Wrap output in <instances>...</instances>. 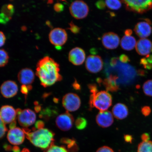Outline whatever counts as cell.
<instances>
[{
  "instance_id": "cell-19",
  "label": "cell",
  "mask_w": 152,
  "mask_h": 152,
  "mask_svg": "<svg viewBox=\"0 0 152 152\" xmlns=\"http://www.w3.org/2000/svg\"><path fill=\"white\" fill-rule=\"evenodd\" d=\"M152 28L150 24L147 22L138 23L134 28V31L138 37L142 39H145L151 35Z\"/></svg>"
},
{
  "instance_id": "cell-33",
  "label": "cell",
  "mask_w": 152,
  "mask_h": 152,
  "mask_svg": "<svg viewBox=\"0 0 152 152\" xmlns=\"http://www.w3.org/2000/svg\"><path fill=\"white\" fill-rule=\"evenodd\" d=\"M151 109L149 106H145L141 108V112L142 115L145 117L149 116L151 113Z\"/></svg>"
},
{
  "instance_id": "cell-29",
  "label": "cell",
  "mask_w": 152,
  "mask_h": 152,
  "mask_svg": "<svg viewBox=\"0 0 152 152\" xmlns=\"http://www.w3.org/2000/svg\"><path fill=\"white\" fill-rule=\"evenodd\" d=\"M9 59V56L6 51L4 49H0V67L6 65Z\"/></svg>"
},
{
  "instance_id": "cell-39",
  "label": "cell",
  "mask_w": 152,
  "mask_h": 152,
  "mask_svg": "<svg viewBox=\"0 0 152 152\" xmlns=\"http://www.w3.org/2000/svg\"><path fill=\"white\" fill-rule=\"evenodd\" d=\"M6 38L4 34L0 31V47L3 46L5 42Z\"/></svg>"
},
{
  "instance_id": "cell-37",
  "label": "cell",
  "mask_w": 152,
  "mask_h": 152,
  "mask_svg": "<svg viewBox=\"0 0 152 152\" xmlns=\"http://www.w3.org/2000/svg\"><path fill=\"white\" fill-rule=\"evenodd\" d=\"M96 5L98 9L103 10L105 8L106 4L105 1H98L96 3Z\"/></svg>"
},
{
  "instance_id": "cell-15",
  "label": "cell",
  "mask_w": 152,
  "mask_h": 152,
  "mask_svg": "<svg viewBox=\"0 0 152 152\" xmlns=\"http://www.w3.org/2000/svg\"><path fill=\"white\" fill-rule=\"evenodd\" d=\"M86 55L84 51L79 47H76L70 51L68 56L69 61L76 66L81 65L84 62Z\"/></svg>"
},
{
  "instance_id": "cell-14",
  "label": "cell",
  "mask_w": 152,
  "mask_h": 152,
  "mask_svg": "<svg viewBox=\"0 0 152 152\" xmlns=\"http://www.w3.org/2000/svg\"><path fill=\"white\" fill-rule=\"evenodd\" d=\"M18 91V86L14 81H6L2 84L1 87V94L5 98L13 97L16 95Z\"/></svg>"
},
{
  "instance_id": "cell-38",
  "label": "cell",
  "mask_w": 152,
  "mask_h": 152,
  "mask_svg": "<svg viewBox=\"0 0 152 152\" xmlns=\"http://www.w3.org/2000/svg\"><path fill=\"white\" fill-rule=\"evenodd\" d=\"M119 60L120 61L123 63H127L130 61V59L129 57L125 54L121 55L119 56Z\"/></svg>"
},
{
  "instance_id": "cell-17",
  "label": "cell",
  "mask_w": 152,
  "mask_h": 152,
  "mask_svg": "<svg viewBox=\"0 0 152 152\" xmlns=\"http://www.w3.org/2000/svg\"><path fill=\"white\" fill-rule=\"evenodd\" d=\"M18 79L22 85L31 86L35 79V75L33 71L29 68H24L19 72Z\"/></svg>"
},
{
  "instance_id": "cell-8",
  "label": "cell",
  "mask_w": 152,
  "mask_h": 152,
  "mask_svg": "<svg viewBox=\"0 0 152 152\" xmlns=\"http://www.w3.org/2000/svg\"><path fill=\"white\" fill-rule=\"evenodd\" d=\"M67 34L65 30L60 28H54L49 34V41L56 47L64 45L67 41Z\"/></svg>"
},
{
  "instance_id": "cell-3",
  "label": "cell",
  "mask_w": 152,
  "mask_h": 152,
  "mask_svg": "<svg viewBox=\"0 0 152 152\" xmlns=\"http://www.w3.org/2000/svg\"><path fill=\"white\" fill-rule=\"evenodd\" d=\"M91 94L89 104L91 108H96L100 111H107L112 104L111 95L107 91H98L96 84L88 86Z\"/></svg>"
},
{
  "instance_id": "cell-36",
  "label": "cell",
  "mask_w": 152,
  "mask_h": 152,
  "mask_svg": "<svg viewBox=\"0 0 152 152\" xmlns=\"http://www.w3.org/2000/svg\"><path fill=\"white\" fill-rule=\"evenodd\" d=\"M32 88L31 86H27L22 85L21 88V91L22 94L25 95H27L28 93V91L31 90Z\"/></svg>"
},
{
  "instance_id": "cell-20",
  "label": "cell",
  "mask_w": 152,
  "mask_h": 152,
  "mask_svg": "<svg viewBox=\"0 0 152 152\" xmlns=\"http://www.w3.org/2000/svg\"><path fill=\"white\" fill-rule=\"evenodd\" d=\"M113 115L116 118L122 120L126 118L129 115V110L124 104L117 103L114 106L112 110Z\"/></svg>"
},
{
  "instance_id": "cell-47",
  "label": "cell",
  "mask_w": 152,
  "mask_h": 152,
  "mask_svg": "<svg viewBox=\"0 0 152 152\" xmlns=\"http://www.w3.org/2000/svg\"><path fill=\"white\" fill-rule=\"evenodd\" d=\"M137 73L138 75L141 76H143L145 75V72L144 70L142 69H139L137 71Z\"/></svg>"
},
{
  "instance_id": "cell-48",
  "label": "cell",
  "mask_w": 152,
  "mask_h": 152,
  "mask_svg": "<svg viewBox=\"0 0 152 152\" xmlns=\"http://www.w3.org/2000/svg\"><path fill=\"white\" fill-rule=\"evenodd\" d=\"M146 69L151 70L152 69V64L148 63L147 65L144 66Z\"/></svg>"
},
{
  "instance_id": "cell-2",
  "label": "cell",
  "mask_w": 152,
  "mask_h": 152,
  "mask_svg": "<svg viewBox=\"0 0 152 152\" xmlns=\"http://www.w3.org/2000/svg\"><path fill=\"white\" fill-rule=\"evenodd\" d=\"M22 129L26 138L36 147L46 149L54 144V134L48 129L43 128L30 130L24 128Z\"/></svg>"
},
{
  "instance_id": "cell-32",
  "label": "cell",
  "mask_w": 152,
  "mask_h": 152,
  "mask_svg": "<svg viewBox=\"0 0 152 152\" xmlns=\"http://www.w3.org/2000/svg\"><path fill=\"white\" fill-rule=\"evenodd\" d=\"M11 18L1 12L0 14V23L5 24L8 23Z\"/></svg>"
},
{
  "instance_id": "cell-44",
  "label": "cell",
  "mask_w": 152,
  "mask_h": 152,
  "mask_svg": "<svg viewBox=\"0 0 152 152\" xmlns=\"http://www.w3.org/2000/svg\"><path fill=\"white\" fill-rule=\"evenodd\" d=\"M140 63L144 66L147 65L148 64V62L146 58H143L140 59Z\"/></svg>"
},
{
  "instance_id": "cell-6",
  "label": "cell",
  "mask_w": 152,
  "mask_h": 152,
  "mask_svg": "<svg viewBox=\"0 0 152 152\" xmlns=\"http://www.w3.org/2000/svg\"><path fill=\"white\" fill-rule=\"evenodd\" d=\"M16 111L18 123L21 126L26 128L31 126L35 122L37 117L33 110L18 109Z\"/></svg>"
},
{
  "instance_id": "cell-40",
  "label": "cell",
  "mask_w": 152,
  "mask_h": 152,
  "mask_svg": "<svg viewBox=\"0 0 152 152\" xmlns=\"http://www.w3.org/2000/svg\"><path fill=\"white\" fill-rule=\"evenodd\" d=\"M44 126V123L42 121H38L36 123L35 127L37 129H39L43 128Z\"/></svg>"
},
{
  "instance_id": "cell-12",
  "label": "cell",
  "mask_w": 152,
  "mask_h": 152,
  "mask_svg": "<svg viewBox=\"0 0 152 152\" xmlns=\"http://www.w3.org/2000/svg\"><path fill=\"white\" fill-rule=\"evenodd\" d=\"M16 110L12 106L4 105L0 109V117L5 124H10L16 121Z\"/></svg>"
},
{
  "instance_id": "cell-16",
  "label": "cell",
  "mask_w": 152,
  "mask_h": 152,
  "mask_svg": "<svg viewBox=\"0 0 152 152\" xmlns=\"http://www.w3.org/2000/svg\"><path fill=\"white\" fill-rule=\"evenodd\" d=\"M96 121L99 126L103 128H108L113 123V114L108 111H100L96 115Z\"/></svg>"
},
{
  "instance_id": "cell-5",
  "label": "cell",
  "mask_w": 152,
  "mask_h": 152,
  "mask_svg": "<svg viewBox=\"0 0 152 152\" xmlns=\"http://www.w3.org/2000/svg\"><path fill=\"white\" fill-rule=\"evenodd\" d=\"M69 10L72 16L77 20L86 18L89 11L88 5L82 1H73L70 5Z\"/></svg>"
},
{
  "instance_id": "cell-21",
  "label": "cell",
  "mask_w": 152,
  "mask_h": 152,
  "mask_svg": "<svg viewBox=\"0 0 152 152\" xmlns=\"http://www.w3.org/2000/svg\"><path fill=\"white\" fill-rule=\"evenodd\" d=\"M135 39L131 36H124L121 39V45L122 48L125 50L130 51L134 49L136 46Z\"/></svg>"
},
{
  "instance_id": "cell-11",
  "label": "cell",
  "mask_w": 152,
  "mask_h": 152,
  "mask_svg": "<svg viewBox=\"0 0 152 152\" xmlns=\"http://www.w3.org/2000/svg\"><path fill=\"white\" fill-rule=\"evenodd\" d=\"M26 135L23 129L15 128L10 129L7 134V139L11 144L19 145L24 141Z\"/></svg>"
},
{
  "instance_id": "cell-41",
  "label": "cell",
  "mask_w": 152,
  "mask_h": 152,
  "mask_svg": "<svg viewBox=\"0 0 152 152\" xmlns=\"http://www.w3.org/2000/svg\"><path fill=\"white\" fill-rule=\"evenodd\" d=\"M141 138L142 141H145L149 140L150 137L149 134L145 133L142 134Z\"/></svg>"
},
{
  "instance_id": "cell-13",
  "label": "cell",
  "mask_w": 152,
  "mask_h": 152,
  "mask_svg": "<svg viewBox=\"0 0 152 152\" xmlns=\"http://www.w3.org/2000/svg\"><path fill=\"white\" fill-rule=\"evenodd\" d=\"M102 45L106 48L114 49L117 48L119 44V36L113 32L105 33L102 38Z\"/></svg>"
},
{
  "instance_id": "cell-1",
  "label": "cell",
  "mask_w": 152,
  "mask_h": 152,
  "mask_svg": "<svg viewBox=\"0 0 152 152\" xmlns=\"http://www.w3.org/2000/svg\"><path fill=\"white\" fill-rule=\"evenodd\" d=\"M59 64L49 56L44 57L38 62L36 75L45 87L50 86L62 80Z\"/></svg>"
},
{
  "instance_id": "cell-9",
  "label": "cell",
  "mask_w": 152,
  "mask_h": 152,
  "mask_svg": "<svg viewBox=\"0 0 152 152\" xmlns=\"http://www.w3.org/2000/svg\"><path fill=\"white\" fill-rule=\"evenodd\" d=\"M103 66V61L99 56L91 55L87 57L86 61V68L91 73H98L101 71Z\"/></svg>"
},
{
  "instance_id": "cell-34",
  "label": "cell",
  "mask_w": 152,
  "mask_h": 152,
  "mask_svg": "<svg viewBox=\"0 0 152 152\" xmlns=\"http://www.w3.org/2000/svg\"><path fill=\"white\" fill-rule=\"evenodd\" d=\"M54 10L57 12H60L63 11L64 7L62 4L58 3H56L54 5Z\"/></svg>"
},
{
  "instance_id": "cell-46",
  "label": "cell",
  "mask_w": 152,
  "mask_h": 152,
  "mask_svg": "<svg viewBox=\"0 0 152 152\" xmlns=\"http://www.w3.org/2000/svg\"><path fill=\"white\" fill-rule=\"evenodd\" d=\"M147 61L149 63L152 64V55H148L146 56Z\"/></svg>"
},
{
  "instance_id": "cell-42",
  "label": "cell",
  "mask_w": 152,
  "mask_h": 152,
  "mask_svg": "<svg viewBox=\"0 0 152 152\" xmlns=\"http://www.w3.org/2000/svg\"><path fill=\"white\" fill-rule=\"evenodd\" d=\"M124 138L125 141L127 142H132V137L130 135H125L124 136Z\"/></svg>"
},
{
  "instance_id": "cell-27",
  "label": "cell",
  "mask_w": 152,
  "mask_h": 152,
  "mask_svg": "<svg viewBox=\"0 0 152 152\" xmlns=\"http://www.w3.org/2000/svg\"><path fill=\"white\" fill-rule=\"evenodd\" d=\"M44 152H69L64 146H59L52 144L50 147L45 149Z\"/></svg>"
},
{
  "instance_id": "cell-30",
  "label": "cell",
  "mask_w": 152,
  "mask_h": 152,
  "mask_svg": "<svg viewBox=\"0 0 152 152\" xmlns=\"http://www.w3.org/2000/svg\"><path fill=\"white\" fill-rule=\"evenodd\" d=\"M7 130L5 124L0 117V139L2 138L4 136Z\"/></svg>"
},
{
  "instance_id": "cell-22",
  "label": "cell",
  "mask_w": 152,
  "mask_h": 152,
  "mask_svg": "<svg viewBox=\"0 0 152 152\" xmlns=\"http://www.w3.org/2000/svg\"><path fill=\"white\" fill-rule=\"evenodd\" d=\"M137 152H152V141H142L138 144Z\"/></svg>"
},
{
  "instance_id": "cell-25",
  "label": "cell",
  "mask_w": 152,
  "mask_h": 152,
  "mask_svg": "<svg viewBox=\"0 0 152 152\" xmlns=\"http://www.w3.org/2000/svg\"><path fill=\"white\" fill-rule=\"evenodd\" d=\"M142 90L146 96L152 97V80H148L144 83Z\"/></svg>"
},
{
  "instance_id": "cell-18",
  "label": "cell",
  "mask_w": 152,
  "mask_h": 152,
  "mask_svg": "<svg viewBox=\"0 0 152 152\" xmlns=\"http://www.w3.org/2000/svg\"><path fill=\"white\" fill-rule=\"evenodd\" d=\"M136 49L138 54L140 56H147L152 52V42L147 39H140L136 43Z\"/></svg>"
},
{
  "instance_id": "cell-35",
  "label": "cell",
  "mask_w": 152,
  "mask_h": 152,
  "mask_svg": "<svg viewBox=\"0 0 152 152\" xmlns=\"http://www.w3.org/2000/svg\"><path fill=\"white\" fill-rule=\"evenodd\" d=\"M96 152H115L111 148L108 146H104L100 147L97 150Z\"/></svg>"
},
{
  "instance_id": "cell-45",
  "label": "cell",
  "mask_w": 152,
  "mask_h": 152,
  "mask_svg": "<svg viewBox=\"0 0 152 152\" xmlns=\"http://www.w3.org/2000/svg\"><path fill=\"white\" fill-rule=\"evenodd\" d=\"M124 34H125V36H130L132 35V30L130 29H126L124 31Z\"/></svg>"
},
{
  "instance_id": "cell-7",
  "label": "cell",
  "mask_w": 152,
  "mask_h": 152,
  "mask_svg": "<svg viewBox=\"0 0 152 152\" xmlns=\"http://www.w3.org/2000/svg\"><path fill=\"white\" fill-rule=\"evenodd\" d=\"M62 105L67 112L77 111L80 107V98L77 94L70 93L64 95L62 100Z\"/></svg>"
},
{
  "instance_id": "cell-24",
  "label": "cell",
  "mask_w": 152,
  "mask_h": 152,
  "mask_svg": "<svg viewBox=\"0 0 152 152\" xmlns=\"http://www.w3.org/2000/svg\"><path fill=\"white\" fill-rule=\"evenodd\" d=\"M105 3L108 8L113 10H117L121 6V1L117 0H107Z\"/></svg>"
},
{
  "instance_id": "cell-49",
  "label": "cell",
  "mask_w": 152,
  "mask_h": 152,
  "mask_svg": "<svg viewBox=\"0 0 152 152\" xmlns=\"http://www.w3.org/2000/svg\"><path fill=\"white\" fill-rule=\"evenodd\" d=\"M20 152H30V151H29V150L28 149H26V148H24V149H23L21 151H20Z\"/></svg>"
},
{
  "instance_id": "cell-31",
  "label": "cell",
  "mask_w": 152,
  "mask_h": 152,
  "mask_svg": "<svg viewBox=\"0 0 152 152\" xmlns=\"http://www.w3.org/2000/svg\"><path fill=\"white\" fill-rule=\"evenodd\" d=\"M69 27L68 28L72 33L74 34H77L80 31V28L76 26L74 23L72 21L69 24Z\"/></svg>"
},
{
  "instance_id": "cell-23",
  "label": "cell",
  "mask_w": 152,
  "mask_h": 152,
  "mask_svg": "<svg viewBox=\"0 0 152 152\" xmlns=\"http://www.w3.org/2000/svg\"><path fill=\"white\" fill-rule=\"evenodd\" d=\"M61 143L65 144L68 149H71L72 151H76L77 148L76 142L73 139L69 138H63L61 140Z\"/></svg>"
},
{
  "instance_id": "cell-28",
  "label": "cell",
  "mask_w": 152,
  "mask_h": 152,
  "mask_svg": "<svg viewBox=\"0 0 152 152\" xmlns=\"http://www.w3.org/2000/svg\"><path fill=\"white\" fill-rule=\"evenodd\" d=\"M15 9L14 6L9 4L3 5L1 9V12L7 16L11 18V16L14 14Z\"/></svg>"
},
{
  "instance_id": "cell-4",
  "label": "cell",
  "mask_w": 152,
  "mask_h": 152,
  "mask_svg": "<svg viewBox=\"0 0 152 152\" xmlns=\"http://www.w3.org/2000/svg\"><path fill=\"white\" fill-rule=\"evenodd\" d=\"M121 1L124 4L127 10L138 14H143L152 9V0H124Z\"/></svg>"
},
{
  "instance_id": "cell-10",
  "label": "cell",
  "mask_w": 152,
  "mask_h": 152,
  "mask_svg": "<svg viewBox=\"0 0 152 152\" xmlns=\"http://www.w3.org/2000/svg\"><path fill=\"white\" fill-rule=\"evenodd\" d=\"M74 121L73 116L67 111L57 117L56 124V126L60 130L67 131L72 128Z\"/></svg>"
},
{
  "instance_id": "cell-43",
  "label": "cell",
  "mask_w": 152,
  "mask_h": 152,
  "mask_svg": "<svg viewBox=\"0 0 152 152\" xmlns=\"http://www.w3.org/2000/svg\"><path fill=\"white\" fill-rule=\"evenodd\" d=\"M118 62V58H113L111 59L110 61V64L112 66H115L116 65Z\"/></svg>"
},
{
  "instance_id": "cell-26",
  "label": "cell",
  "mask_w": 152,
  "mask_h": 152,
  "mask_svg": "<svg viewBox=\"0 0 152 152\" xmlns=\"http://www.w3.org/2000/svg\"><path fill=\"white\" fill-rule=\"evenodd\" d=\"M75 125L78 130H83L86 128L87 121L84 118L79 117L77 118L75 121Z\"/></svg>"
}]
</instances>
